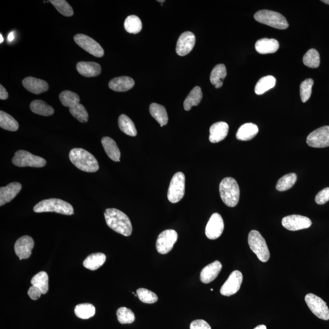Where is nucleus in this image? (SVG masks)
<instances>
[{
	"label": "nucleus",
	"mask_w": 329,
	"mask_h": 329,
	"mask_svg": "<svg viewBox=\"0 0 329 329\" xmlns=\"http://www.w3.org/2000/svg\"><path fill=\"white\" fill-rule=\"evenodd\" d=\"M229 132V125L224 121H219L212 124L210 128V142L219 143L227 137Z\"/></svg>",
	"instance_id": "aec40b11"
},
{
	"label": "nucleus",
	"mask_w": 329,
	"mask_h": 329,
	"mask_svg": "<svg viewBox=\"0 0 329 329\" xmlns=\"http://www.w3.org/2000/svg\"><path fill=\"white\" fill-rule=\"evenodd\" d=\"M8 98V93L6 89L1 85L0 86V99L1 100H7Z\"/></svg>",
	"instance_id": "8fccbe9b"
},
{
	"label": "nucleus",
	"mask_w": 329,
	"mask_h": 329,
	"mask_svg": "<svg viewBox=\"0 0 329 329\" xmlns=\"http://www.w3.org/2000/svg\"><path fill=\"white\" fill-rule=\"evenodd\" d=\"M134 79L129 76H120L113 78L109 83V87L115 92H124L133 88Z\"/></svg>",
	"instance_id": "4be33fe9"
},
{
	"label": "nucleus",
	"mask_w": 329,
	"mask_h": 329,
	"mask_svg": "<svg viewBox=\"0 0 329 329\" xmlns=\"http://www.w3.org/2000/svg\"><path fill=\"white\" fill-rule=\"evenodd\" d=\"M177 238L178 235L174 230L168 229L161 232L156 241V249L158 253L161 254L169 253L176 243Z\"/></svg>",
	"instance_id": "9b49d317"
},
{
	"label": "nucleus",
	"mask_w": 329,
	"mask_h": 329,
	"mask_svg": "<svg viewBox=\"0 0 329 329\" xmlns=\"http://www.w3.org/2000/svg\"><path fill=\"white\" fill-rule=\"evenodd\" d=\"M254 329H267L266 326L265 325H259L257 326Z\"/></svg>",
	"instance_id": "603ef678"
},
{
	"label": "nucleus",
	"mask_w": 329,
	"mask_h": 329,
	"mask_svg": "<svg viewBox=\"0 0 329 329\" xmlns=\"http://www.w3.org/2000/svg\"><path fill=\"white\" fill-rule=\"evenodd\" d=\"M314 81L312 79H307L300 86V95L302 103H306L310 99L312 93V87Z\"/></svg>",
	"instance_id": "a18cd8bd"
},
{
	"label": "nucleus",
	"mask_w": 329,
	"mask_h": 329,
	"mask_svg": "<svg viewBox=\"0 0 329 329\" xmlns=\"http://www.w3.org/2000/svg\"><path fill=\"white\" fill-rule=\"evenodd\" d=\"M255 48L260 54H271L277 51L279 44L277 40L274 39L264 38L257 41Z\"/></svg>",
	"instance_id": "b1692460"
},
{
	"label": "nucleus",
	"mask_w": 329,
	"mask_h": 329,
	"mask_svg": "<svg viewBox=\"0 0 329 329\" xmlns=\"http://www.w3.org/2000/svg\"><path fill=\"white\" fill-rule=\"evenodd\" d=\"M312 224V221L309 218L299 215L285 217L282 220L283 226L291 231L307 229L311 226Z\"/></svg>",
	"instance_id": "2eb2a0df"
},
{
	"label": "nucleus",
	"mask_w": 329,
	"mask_h": 329,
	"mask_svg": "<svg viewBox=\"0 0 329 329\" xmlns=\"http://www.w3.org/2000/svg\"><path fill=\"white\" fill-rule=\"evenodd\" d=\"M102 143L105 152L111 160L115 162L120 161V151L112 138L103 137L102 140Z\"/></svg>",
	"instance_id": "393cba45"
},
{
	"label": "nucleus",
	"mask_w": 329,
	"mask_h": 329,
	"mask_svg": "<svg viewBox=\"0 0 329 329\" xmlns=\"http://www.w3.org/2000/svg\"><path fill=\"white\" fill-rule=\"evenodd\" d=\"M305 301L313 314L320 319L329 320V309L326 302L314 294L309 293L305 297Z\"/></svg>",
	"instance_id": "1a4fd4ad"
},
{
	"label": "nucleus",
	"mask_w": 329,
	"mask_h": 329,
	"mask_svg": "<svg viewBox=\"0 0 329 329\" xmlns=\"http://www.w3.org/2000/svg\"><path fill=\"white\" fill-rule=\"evenodd\" d=\"M249 247L258 259L262 262L269 261L270 253L266 241L257 230H251L248 236Z\"/></svg>",
	"instance_id": "423d86ee"
},
{
	"label": "nucleus",
	"mask_w": 329,
	"mask_h": 329,
	"mask_svg": "<svg viewBox=\"0 0 329 329\" xmlns=\"http://www.w3.org/2000/svg\"><path fill=\"white\" fill-rule=\"evenodd\" d=\"M70 113L79 121L81 123H86L89 120V114L84 108V106L80 103L72 108L69 109Z\"/></svg>",
	"instance_id": "37998d69"
},
{
	"label": "nucleus",
	"mask_w": 329,
	"mask_h": 329,
	"mask_svg": "<svg viewBox=\"0 0 329 329\" xmlns=\"http://www.w3.org/2000/svg\"><path fill=\"white\" fill-rule=\"evenodd\" d=\"M222 269V264L219 261H215L204 267L201 271L200 279L204 283H209L219 275Z\"/></svg>",
	"instance_id": "412c9836"
},
{
	"label": "nucleus",
	"mask_w": 329,
	"mask_h": 329,
	"mask_svg": "<svg viewBox=\"0 0 329 329\" xmlns=\"http://www.w3.org/2000/svg\"><path fill=\"white\" fill-rule=\"evenodd\" d=\"M59 100L63 106L69 108L79 104V102H80V98L79 95L70 90H64L61 92Z\"/></svg>",
	"instance_id": "e433bc0d"
},
{
	"label": "nucleus",
	"mask_w": 329,
	"mask_h": 329,
	"mask_svg": "<svg viewBox=\"0 0 329 329\" xmlns=\"http://www.w3.org/2000/svg\"><path fill=\"white\" fill-rule=\"evenodd\" d=\"M243 282V275L240 271L233 272L221 286L220 293L222 295L230 296L237 293L239 291Z\"/></svg>",
	"instance_id": "ddd939ff"
},
{
	"label": "nucleus",
	"mask_w": 329,
	"mask_h": 329,
	"mask_svg": "<svg viewBox=\"0 0 329 329\" xmlns=\"http://www.w3.org/2000/svg\"><path fill=\"white\" fill-rule=\"evenodd\" d=\"M190 329H212L211 326L206 321L197 320L193 321L190 324Z\"/></svg>",
	"instance_id": "de8ad7c7"
},
{
	"label": "nucleus",
	"mask_w": 329,
	"mask_h": 329,
	"mask_svg": "<svg viewBox=\"0 0 329 329\" xmlns=\"http://www.w3.org/2000/svg\"><path fill=\"white\" fill-rule=\"evenodd\" d=\"M118 126L121 131L129 136L135 137L137 134L136 127L131 119L124 114H122L118 118Z\"/></svg>",
	"instance_id": "2f4dec72"
},
{
	"label": "nucleus",
	"mask_w": 329,
	"mask_h": 329,
	"mask_svg": "<svg viewBox=\"0 0 329 329\" xmlns=\"http://www.w3.org/2000/svg\"><path fill=\"white\" fill-rule=\"evenodd\" d=\"M185 175L177 172L172 177L168 191V199L171 203L179 202L185 194Z\"/></svg>",
	"instance_id": "6e6552de"
},
{
	"label": "nucleus",
	"mask_w": 329,
	"mask_h": 329,
	"mask_svg": "<svg viewBox=\"0 0 329 329\" xmlns=\"http://www.w3.org/2000/svg\"><path fill=\"white\" fill-rule=\"evenodd\" d=\"M34 246V240L30 236L25 235L18 238L15 242L14 249L16 255L19 257L20 261L30 258Z\"/></svg>",
	"instance_id": "f3484780"
},
{
	"label": "nucleus",
	"mask_w": 329,
	"mask_h": 329,
	"mask_svg": "<svg viewBox=\"0 0 329 329\" xmlns=\"http://www.w3.org/2000/svg\"><path fill=\"white\" fill-rule=\"evenodd\" d=\"M69 158L74 165L82 171L94 172L99 169V164L96 158L82 148H73L69 154Z\"/></svg>",
	"instance_id": "f03ea898"
},
{
	"label": "nucleus",
	"mask_w": 329,
	"mask_h": 329,
	"mask_svg": "<svg viewBox=\"0 0 329 329\" xmlns=\"http://www.w3.org/2000/svg\"><path fill=\"white\" fill-rule=\"evenodd\" d=\"M0 39H1V40H0V43L2 44L4 41V38L1 34H0Z\"/></svg>",
	"instance_id": "864d4df0"
},
{
	"label": "nucleus",
	"mask_w": 329,
	"mask_h": 329,
	"mask_svg": "<svg viewBox=\"0 0 329 329\" xmlns=\"http://www.w3.org/2000/svg\"><path fill=\"white\" fill-rule=\"evenodd\" d=\"M219 193L225 205L234 208L239 202L240 188L237 180L232 177H225L219 184Z\"/></svg>",
	"instance_id": "7ed1b4c3"
},
{
	"label": "nucleus",
	"mask_w": 329,
	"mask_h": 329,
	"mask_svg": "<svg viewBox=\"0 0 329 329\" xmlns=\"http://www.w3.org/2000/svg\"><path fill=\"white\" fill-rule=\"evenodd\" d=\"M124 26L127 33L135 34L141 31L142 23L137 16L129 15L124 21Z\"/></svg>",
	"instance_id": "4c0bfd02"
},
{
	"label": "nucleus",
	"mask_w": 329,
	"mask_h": 329,
	"mask_svg": "<svg viewBox=\"0 0 329 329\" xmlns=\"http://www.w3.org/2000/svg\"><path fill=\"white\" fill-rule=\"evenodd\" d=\"M22 185L19 182H12L7 186L0 188V206L9 203L22 190Z\"/></svg>",
	"instance_id": "6ab92c4d"
},
{
	"label": "nucleus",
	"mask_w": 329,
	"mask_h": 329,
	"mask_svg": "<svg viewBox=\"0 0 329 329\" xmlns=\"http://www.w3.org/2000/svg\"><path fill=\"white\" fill-rule=\"evenodd\" d=\"M50 2L60 14L66 16V17H71L73 15V8L71 7L67 1H65V0H52Z\"/></svg>",
	"instance_id": "79ce46f5"
},
{
	"label": "nucleus",
	"mask_w": 329,
	"mask_h": 329,
	"mask_svg": "<svg viewBox=\"0 0 329 329\" xmlns=\"http://www.w3.org/2000/svg\"><path fill=\"white\" fill-rule=\"evenodd\" d=\"M275 83L276 79L274 76L270 75L263 77L257 82L255 87V93L258 95L264 94L269 90L274 88Z\"/></svg>",
	"instance_id": "473e14b6"
},
{
	"label": "nucleus",
	"mask_w": 329,
	"mask_h": 329,
	"mask_svg": "<svg viewBox=\"0 0 329 329\" xmlns=\"http://www.w3.org/2000/svg\"><path fill=\"white\" fill-rule=\"evenodd\" d=\"M12 162L14 165L19 167L30 166L42 168L47 164V161L44 158L34 155L25 150L17 151L15 153L14 158H12Z\"/></svg>",
	"instance_id": "0eeeda50"
},
{
	"label": "nucleus",
	"mask_w": 329,
	"mask_h": 329,
	"mask_svg": "<svg viewBox=\"0 0 329 329\" xmlns=\"http://www.w3.org/2000/svg\"><path fill=\"white\" fill-rule=\"evenodd\" d=\"M33 211L36 213L55 212V213L71 216L74 214L73 206L66 201L57 198L45 200L37 204Z\"/></svg>",
	"instance_id": "20e7f679"
},
{
	"label": "nucleus",
	"mask_w": 329,
	"mask_h": 329,
	"mask_svg": "<svg viewBox=\"0 0 329 329\" xmlns=\"http://www.w3.org/2000/svg\"><path fill=\"white\" fill-rule=\"evenodd\" d=\"M329 201V187L324 188L320 191L315 197V202L320 205H323Z\"/></svg>",
	"instance_id": "49530a36"
},
{
	"label": "nucleus",
	"mask_w": 329,
	"mask_h": 329,
	"mask_svg": "<svg viewBox=\"0 0 329 329\" xmlns=\"http://www.w3.org/2000/svg\"><path fill=\"white\" fill-rule=\"evenodd\" d=\"M297 180V176L295 173H289L285 175L278 180L276 185V189L279 192L290 189L295 184Z\"/></svg>",
	"instance_id": "ea45409f"
},
{
	"label": "nucleus",
	"mask_w": 329,
	"mask_h": 329,
	"mask_svg": "<svg viewBox=\"0 0 329 329\" xmlns=\"http://www.w3.org/2000/svg\"><path fill=\"white\" fill-rule=\"evenodd\" d=\"M137 294L140 301L146 304H154L158 300L157 294L148 289L139 288L137 290Z\"/></svg>",
	"instance_id": "c03bdc74"
},
{
	"label": "nucleus",
	"mask_w": 329,
	"mask_h": 329,
	"mask_svg": "<svg viewBox=\"0 0 329 329\" xmlns=\"http://www.w3.org/2000/svg\"><path fill=\"white\" fill-rule=\"evenodd\" d=\"M106 261V256L102 253H94L89 255L83 262V265L87 269L92 271L97 270L103 266Z\"/></svg>",
	"instance_id": "bb28decb"
},
{
	"label": "nucleus",
	"mask_w": 329,
	"mask_h": 329,
	"mask_svg": "<svg viewBox=\"0 0 329 329\" xmlns=\"http://www.w3.org/2000/svg\"><path fill=\"white\" fill-rule=\"evenodd\" d=\"M105 217L109 227L114 231L129 237L132 232V225L129 217L123 212L116 209H107Z\"/></svg>",
	"instance_id": "f257e3e1"
},
{
	"label": "nucleus",
	"mask_w": 329,
	"mask_h": 329,
	"mask_svg": "<svg viewBox=\"0 0 329 329\" xmlns=\"http://www.w3.org/2000/svg\"><path fill=\"white\" fill-rule=\"evenodd\" d=\"M322 2H325V3L329 4V0H323Z\"/></svg>",
	"instance_id": "5fc2aeb1"
},
{
	"label": "nucleus",
	"mask_w": 329,
	"mask_h": 329,
	"mask_svg": "<svg viewBox=\"0 0 329 329\" xmlns=\"http://www.w3.org/2000/svg\"><path fill=\"white\" fill-rule=\"evenodd\" d=\"M0 127L7 131L15 132L19 128L17 120L3 111H0Z\"/></svg>",
	"instance_id": "f704fd0d"
},
{
	"label": "nucleus",
	"mask_w": 329,
	"mask_h": 329,
	"mask_svg": "<svg viewBox=\"0 0 329 329\" xmlns=\"http://www.w3.org/2000/svg\"><path fill=\"white\" fill-rule=\"evenodd\" d=\"M23 86L28 91L34 94H41L47 92L49 89V84L42 79L27 77L22 81Z\"/></svg>",
	"instance_id": "a211bd4d"
},
{
	"label": "nucleus",
	"mask_w": 329,
	"mask_h": 329,
	"mask_svg": "<svg viewBox=\"0 0 329 329\" xmlns=\"http://www.w3.org/2000/svg\"><path fill=\"white\" fill-rule=\"evenodd\" d=\"M30 109L32 112L42 116H51L55 112V110L42 100H36L31 103Z\"/></svg>",
	"instance_id": "7c9ffc66"
},
{
	"label": "nucleus",
	"mask_w": 329,
	"mask_h": 329,
	"mask_svg": "<svg viewBox=\"0 0 329 329\" xmlns=\"http://www.w3.org/2000/svg\"><path fill=\"white\" fill-rule=\"evenodd\" d=\"M304 64L307 67L316 68L319 67L320 64V55L319 53L315 49H310L303 57Z\"/></svg>",
	"instance_id": "58836bf2"
},
{
	"label": "nucleus",
	"mask_w": 329,
	"mask_h": 329,
	"mask_svg": "<svg viewBox=\"0 0 329 329\" xmlns=\"http://www.w3.org/2000/svg\"><path fill=\"white\" fill-rule=\"evenodd\" d=\"M203 95L202 90L200 87L196 86L188 94L184 103V108L185 110L188 111L193 106H196L200 104L202 100Z\"/></svg>",
	"instance_id": "c756f323"
},
{
	"label": "nucleus",
	"mask_w": 329,
	"mask_h": 329,
	"mask_svg": "<svg viewBox=\"0 0 329 329\" xmlns=\"http://www.w3.org/2000/svg\"><path fill=\"white\" fill-rule=\"evenodd\" d=\"M74 40L77 45L94 56L102 57L104 55V50L102 46L90 37L85 34H78L74 37Z\"/></svg>",
	"instance_id": "9d476101"
},
{
	"label": "nucleus",
	"mask_w": 329,
	"mask_h": 329,
	"mask_svg": "<svg viewBox=\"0 0 329 329\" xmlns=\"http://www.w3.org/2000/svg\"><path fill=\"white\" fill-rule=\"evenodd\" d=\"M32 285L36 286L41 291L43 294H46L49 291V275L45 272H41L32 278Z\"/></svg>",
	"instance_id": "72a5a7b5"
},
{
	"label": "nucleus",
	"mask_w": 329,
	"mask_h": 329,
	"mask_svg": "<svg viewBox=\"0 0 329 329\" xmlns=\"http://www.w3.org/2000/svg\"><path fill=\"white\" fill-rule=\"evenodd\" d=\"M196 42L195 34L190 31L183 33L177 41L176 51L180 56H184L192 52Z\"/></svg>",
	"instance_id": "dca6fc26"
},
{
	"label": "nucleus",
	"mask_w": 329,
	"mask_h": 329,
	"mask_svg": "<svg viewBox=\"0 0 329 329\" xmlns=\"http://www.w3.org/2000/svg\"><path fill=\"white\" fill-rule=\"evenodd\" d=\"M258 126L254 123H249L243 124L238 129L236 137L242 141H248L253 139L258 134Z\"/></svg>",
	"instance_id": "a878e982"
},
{
	"label": "nucleus",
	"mask_w": 329,
	"mask_h": 329,
	"mask_svg": "<svg viewBox=\"0 0 329 329\" xmlns=\"http://www.w3.org/2000/svg\"><path fill=\"white\" fill-rule=\"evenodd\" d=\"M76 69L80 75L85 77H95L102 73L99 63L94 62H80L77 63Z\"/></svg>",
	"instance_id": "5701e85b"
},
{
	"label": "nucleus",
	"mask_w": 329,
	"mask_h": 329,
	"mask_svg": "<svg viewBox=\"0 0 329 329\" xmlns=\"http://www.w3.org/2000/svg\"><path fill=\"white\" fill-rule=\"evenodd\" d=\"M254 18L257 22L278 30H285L289 26L284 16L272 10H259L254 14Z\"/></svg>",
	"instance_id": "39448f33"
},
{
	"label": "nucleus",
	"mask_w": 329,
	"mask_h": 329,
	"mask_svg": "<svg viewBox=\"0 0 329 329\" xmlns=\"http://www.w3.org/2000/svg\"><path fill=\"white\" fill-rule=\"evenodd\" d=\"M150 112L151 116L161 124V127L168 123V114L164 106L157 103H152L150 105Z\"/></svg>",
	"instance_id": "cd10ccee"
},
{
	"label": "nucleus",
	"mask_w": 329,
	"mask_h": 329,
	"mask_svg": "<svg viewBox=\"0 0 329 329\" xmlns=\"http://www.w3.org/2000/svg\"><path fill=\"white\" fill-rule=\"evenodd\" d=\"M42 294L41 291L38 288L33 285L29 289L28 291L29 296H30L31 299L34 300V301H36V300L41 298Z\"/></svg>",
	"instance_id": "09e8293b"
},
{
	"label": "nucleus",
	"mask_w": 329,
	"mask_h": 329,
	"mask_svg": "<svg viewBox=\"0 0 329 329\" xmlns=\"http://www.w3.org/2000/svg\"><path fill=\"white\" fill-rule=\"evenodd\" d=\"M116 316H117V319L120 324L122 325H126V324H131L135 321V315L132 310L125 307L120 308L116 312Z\"/></svg>",
	"instance_id": "a19ab883"
},
{
	"label": "nucleus",
	"mask_w": 329,
	"mask_h": 329,
	"mask_svg": "<svg viewBox=\"0 0 329 329\" xmlns=\"http://www.w3.org/2000/svg\"><path fill=\"white\" fill-rule=\"evenodd\" d=\"M307 143L313 148L329 147V126L320 127L311 132L308 135Z\"/></svg>",
	"instance_id": "f8f14e48"
},
{
	"label": "nucleus",
	"mask_w": 329,
	"mask_h": 329,
	"mask_svg": "<svg viewBox=\"0 0 329 329\" xmlns=\"http://www.w3.org/2000/svg\"><path fill=\"white\" fill-rule=\"evenodd\" d=\"M14 38L15 35L14 32H10V33L9 34V35L7 36V41L9 42H12L14 41Z\"/></svg>",
	"instance_id": "3c124183"
},
{
	"label": "nucleus",
	"mask_w": 329,
	"mask_h": 329,
	"mask_svg": "<svg viewBox=\"0 0 329 329\" xmlns=\"http://www.w3.org/2000/svg\"><path fill=\"white\" fill-rule=\"evenodd\" d=\"M223 219L219 214L215 213L210 218L206 227V235L210 240H216L223 232Z\"/></svg>",
	"instance_id": "4468645a"
},
{
	"label": "nucleus",
	"mask_w": 329,
	"mask_h": 329,
	"mask_svg": "<svg viewBox=\"0 0 329 329\" xmlns=\"http://www.w3.org/2000/svg\"><path fill=\"white\" fill-rule=\"evenodd\" d=\"M227 70L224 64H219L216 66L212 70L210 80L216 89H219L222 86V80L226 77Z\"/></svg>",
	"instance_id": "c85d7f7f"
},
{
	"label": "nucleus",
	"mask_w": 329,
	"mask_h": 329,
	"mask_svg": "<svg viewBox=\"0 0 329 329\" xmlns=\"http://www.w3.org/2000/svg\"><path fill=\"white\" fill-rule=\"evenodd\" d=\"M158 1L159 2H161V3H163V2H164V0H163V1H159H159Z\"/></svg>",
	"instance_id": "6e6d98bb"
},
{
	"label": "nucleus",
	"mask_w": 329,
	"mask_h": 329,
	"mask_svg": "<svg viewBox=\"0 0 329 329\" xmlns=\"http://www.w3.org/2000/svg\"><path fill=\"white\" fill-rule=\"evenodd\" d=\"M96 309L94 305L89 303L77 305L75 308V314L77 317L82 320H87L94 317Z\"/></svg>",
	"instance_id": "c9c22d12"
}]
</instances>
